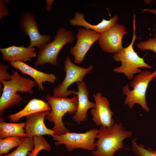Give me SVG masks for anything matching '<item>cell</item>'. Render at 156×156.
Listing matches in <instances>:
<instances>
[{"label":"cell","mask_w":156,"mask_h":156,"mask_svg":"<svg viewBox=\"0 0 156 156\" xmlns=\"http://www.w3.org/2000/svg\"><path fill=\"white\" fill-rule=\"evenodd\" d=\"M54 38L52 42L39 49L34 64L35 67L43 66L47 63L57 65L60 51L66 44L72 43L74 40L72 31L62 27L58 29Z\"/></svg>","instance_id":"6"},{"label":"cell","mask_w":156,"mask_h":156,"mask_svg":"<svg viewBox=\"0 0 156 156\" xmlns=\"http://www.w3.org/2000/svg\"><path fill=\"white\" fill-rule=\"evenodd\" d=\"M23 137L14 136L0 139V155L7 153L12 148L18 146Z\"/></svg>","instance_id":"21"},{"label":"cell","mask_w":156,"mask_h":156,"mask_svg":"<svg viewBox=\"0 0 156 156\" xmlns=\"http://www.w3.org/2000/svg\"><path fill=\"white\" fill-rule=\"evenodd\" d=\"M76 156H80L79 155H76Z\"/></svg>","instance_id":"31"},{"label":"cell","mask_w":156,"mask_h":156,"mask_svg":"<svg viewBox=\"0 0 156 156\" xmlns=\"http://www.w3.org/2000/svg\"><path fill=\"white\" fill-rule=\"evenodd\" d=\"M5 1L0 0V19L4 16L8 15L9 10L6 5Z\"/></svg>","instance_id":"26"},{"label":"cell","mask_w":156,"mask_h":156,"mask_svg":"<svg viewBox=\"0 0 156 156\" xmlns=\"http://www.w3.org/2000/svg\"><path fill=\"white\" fill-rule=\"evenodd\" d=\"M45 99L51 108L45 118L53 122L54 126L52 129L55 134L60 135L70 131L64 126L62 118L65 114H72L76 112L78 103L77 95H74L71 98H63L52 96L47 93Z\"/></svg>","instance_id":"4"},{"label":"cell","mask_w":156,"mask_h":156,"mask_svg":"<svg viewBox=\"0 0 156 156\" xmlns=\"http://www.w3.org/2000/svg\"><path fill=\"white\" fill-rule=\"evenodd\" d=\"M9 66L7 65L0 64V82L4 80H10L12 77V73L8 72Z\"/></svg>","instance_id":"25"},{"label":"cell","mask_w":156,"mask_h":156,"mask_svg":"<svg viewBox=\"0 0 156 156\" xmlns=\"http://www.w3.org/2000/svg\"><path fill=\"white\" fill-rule=\"evenodd\" d=\"M127 33L124 26L116 22L109 29L100 34L98 41L102 50L108 53H118L123 47V38Z\"/></svg>","instance_id":"11"},{"label":"cell","mask_w":156,"mask_h":156,"mask_svg":"<svg viewBox=\"0 0 156 156\" xmlns=\"http://www.w3.org/2000/svg\"><path fill=\"white\" fill-rule=\"evenodd\" d=\"M51 110L50 106L47 102L42 99L34 98L29 101L23 109L8 115L7 117L11 122L16 123L24 116L39 112L50 111Z\"/></svg>","instance_id":"18"},{"label":"cell","mask_w":156,"mask_h":156,"mask_svg":"<svg viewBox=\"0 0 156 156\" xmlns=\"http://www.w3.org/2000/svg\"><path fill=\"white\" fill-rule=\"evenodd\" d=\"M143 12H148L151 13H152L156 15V9H150L149 8H145L142 9ZM154 38H156V33L154 34Z\"/></svg>","instance_id":"28"},{"label":"cell","mask_w":156,"mask_h":156,"mask_svg":"<svg viewBox=\"0 0 156 156\" xmlns=\"http://www.w3.org/2000/svg\"><path fill=\"white\" fill-rule=\"evenodd\" d=\"M19 24L25 35L28 36L30 38V42L28 47H36L39 49L51 42L50 35H42L40 33L35 16L33 13L29 12L23 13L20 19Z\"/></svg>","instance_id":"9"},{"label":"cell","mask_w":156,"mask_h":156,"mask_svg":"<svg viewBox=\"0 0 156 156\" xmlns=\"http://www.w3.org/2000/svg\"><path fill=\"white\" fill-rule=\"evenodd\" d=\"M155 77L156 69L153 73L149 70H143L134 77L130 83L132 90L129 89L128 84L122 88V92L126 96L124 104L131 109L137 104L146 112H149L146 101V92L149 83Z\"/></svg>","instance_id":"5"},{"label":"cell","mask_w":156,"mask_h":156,"mask_svg":"<svg viewBox=\"0 0 156 156\" xmlns=\"http://www.w3.org/2000/svg\"><path fill=\"white\" fill-rule=\"evenodd\" d=\"M11 66L21 72L22 74H25L32 77L38 85V90H43L44 88L43 83L46 82L54 83L57 78L53 73H44L20 61L10 62Z\"/></svg>","instance_id":"16"},{"label":"cell","mask_w":156,"mask_h":156,"mask_svg":"<svg viewBox=\"0 0 156 156\" xmlns=\"http://www.w3.org/2000/svg\"><path fill=\"white\" fill-rule=\"evenodd\" d=\"M135 16L133 14V35L130 44L126 47H123L118 53H114L113 55V58L116 61L120 62L121 63V66L114 68L113 71L116 73L124 74L129 80L132 79L135 75L142 72L140 68H152L151 66L145 62L143 58L140 57L133 47L137 38L135 33Z\"/></svg>","instance_id":"3"},{"label":"cell","mask_w":156,"mask_h":156,"mask_svg":"<svg viewBox=\"0 0 156 156\" xmlns=\"http://www.w3.org/2000/svg\"><path fill=\"white\" fill-rule=\"evenodd\" d=\"M33 138L23 137L21 143L10 153L3 156H27L28 153L34 149Z\"/></svg>","instance_id":"20"},{"label":"cell","mask_w":156,"mask_h":156,"mask_svg":"<svg viewBox=\"0 0 156 156\" xmlns=\"http://www.w3.org/2000/svg\"><path fill=\"white\" fill-rule=\"evenodd\" d=\"M137 47L142 51L150 50L153 51L155 54L156 60V38H150L145 41H140L136 45Z\"/></svg>","instance_id":"24"},{"label":"cell","mask_w":156,"mask_h":156,"mask_svg":"<svg viewBox=\"0 0 156 156\" xmlns=\"http://www.w3.org/2000/svg\"><path fill=\"white\" fill-rule=\"evenodd\" d=\"M5 1L6 2L11 1V0H5Z\"/></svg>","instance_id":"30"},{"label":"cell","mask_w":156,"mask_h":156,"mask_svg":"<svg viewBox=\"0 0 156 156\" xmlns=\"http://www.w3.org/2000/svg\"><path fill=\"white\" fill-rule=\"evenodd\" d=\"M25 122L21 123H7L3 119L0 118V139L14 136L25 137L24 127Z\"/></svg>","instance_id":"19"},{"label":"cell","mask_w":156,"mask_h":156,"mask_svg":"<svg viewBox=\"0 0 156 156\" xmlns=\"http://www.w3.org/2000/svg\"><path fill=\"white\" fill-rule=\"evenodd\" d=\"M144 2L146 3V4H149L150 2H151L152 1H151V0H146V1H144Z\"/></svg>","instance_id":"29"},{"label":"cell","mask_w":156,"mask_h":156,"mask_svg":"<svg viewBox=\"0 0 156 156\" xmlns=\"http://www.w3.org/2000/svg\"><path fill=\"white\" fill-rule=\"evenodd\" d=\"M54 0H47L46 3V8L47 11H51V5Z\"/></svg>","instance_id":"27"},{"label":"cell","mask_w":156,"mask_h":156,"mask_svg":"<svg viewBox=\"0 0 156 156\" xmlns=\"http://www.w3.org/2000/svg\"><path fill=\"white\" fill-rule=\"evenodd\" d=\"M132 132L126 130L122 124L114 123L110 127L100 126L96 136V150L92 151L94 156H114L119 149L125 148L124 140L132 136Z\"/></svg>","instance_id":"1"},{"label":"cell","mask_w":156,"mask_h":156,"mask_svg":"<svg viewBox=\"0 0 156 156\" xmlns=\"http://www.w3.org/2000/svg\"><path fill=\"white\" fill-rule=\"evenodd\" d=\"M136 138L133 139L131 142L132 150L137 156H156V150L150 148H146L143 144L138 145Z\"/></svg>","instance_id":"23"},{"label":"cell","mask_w":156,"mask_h":156,"mask_svg":"<svg viewBox=\"0 0 156 156\" xmlns=\"http://www.w3.org/2000/svg\"><path fill=\"white\" fill-rule=\"evenodd\" d=\"M76 37V43L70 49V52L74 57V62L79 64L92 45L98 40L100 34L91 29L79 28Z\"/></svg>","instance_id":"10"},{"label":"cell","mask_w":156,"mask_h":156,"mask_svg":"<svg viewBox=\"0 0 156 156\" xmlns=\"http://www.w3.org/2000/svg\"><path fill=\"white\" fill-rule=\"evenodd\" d=\"M45 111L37 112L26 116L24 127L27 137L55 134L52 129L48 128L44 123L45 116L49 112Z\"/></svg>","instance_id":"13"},{"label":"cell","mask_w":156,"mask_h":156,"mask_svg":"<svg viewBox=\"0 0 156 156\" xmlns=\"http://www.w3.org/2000/svg\"><path fill=\"white\" fill-rule=\"evenodd\" d=\"M118 18L117 15H114L109 20L103 18L102 21L96 25H92L87 21L84 18V15L79 12L75 13L74 17L69 20L70 25L73 26H82L87 29H90L100 34L105 31L117 22Z\"/></svg>","instance_id":"17"},{"label":"cell","mask_w":156,"mask_h":156,"mask_svg":"<svg viewBox=\"0 0 156 156\" xmlns=\"http://www.w3.org/2000/svg\"><path fill=\"white\" fill-rule=\"evenodd\" d=\"M0 51L2 54V60L6 62L31 61L32 58L37 57V54L35 47H26L23 45L1 48Z\"/></svg>","instance_id":"15"},{"label":"cell","mask_w":156,"mask_h":156,"mask_svg":"<svg viewBox=\"0 0 156 156\" xmlns=\"http://www.w3.org/2000/svg\"><path fill=\"white\" fill-rule=\"evenodd\" d=\"M76 83L78 91H74V95H77L78 103L77 110L72 119L75 122L80 124L87 120L88 110L90 109L95 108V103L90 101L88 99L89 91L86 84L83 81Z\"/></svg>","instance_id":"14"},{"label":"cell","mask_w":156,"mask_h":156,"mask_svg":"<svg viewBox=\"0 0 156 156\" xmlns=\"http://www.w3.org/2000/svg\"><path fill=\"white\" fill-rule=\"evenodd\" d=\"M93 96L96 107L90 110L92 120L96 125L111 127L114 124L112 117L114 113L110 109L108 99L103 96L100 92L94 94Z\"/></svg>","instance_id":"12"},{"label":"cell","mask_w":156,"mask_h":156,"mask_svg":"<svg viewBox=\"0 0 156 156\" xmlns=\"http://www.w3.org/2000/svg\"><path fill=\"white\" fill-rule=\"evenodd\" d=\"M93 68V65H90L87 68L78 66L73 62L70 56H68L64 62V69L66 73L65 77L62 82L53 88V96L67 98L71 95H74L75 90H68V87L75 82L83 81L84 77L91 72Z\"/></svg>","instance_id":"7"},{"label":"cell","mask_w":156,"mask_h":156,"mask_svg":"<svg viewBox=\"0 0 156 156\" xmlns=\"http://www.w3.org/2000/svg\"><path fill=\"white\" fill-rule=\"evenodd\" d=\"M11 73L10 80H4L0 82L3 87L0 98L1 118L5 110L20 104L22 101V97L18 92L33 94V88L37 84L35 81L21 76L16 70H13Z\"/></svg>","instance_id":"2"},{"label":"cell","mask_w":156,"mask_h":156,"mask_svg":"<svg viewBox=\"0 0 156 156\" xmlns=\"http://www.w3.org/2000/svg\"><path fill=\"white\" fill-rule=\"evenodd\" d=\"M34 147L33 150L29 152L27 156H37L39 152L42 150L49 152L51 150V146L42 136L33 137Z\"/></svg>","instance_id":"22"},{"label":"cell","mask_w":156,"mask_h":156,"mask_svg":"<svg viewBox=\"0 0 156 156\" xmlns=\"http://www.w3.org/2000/svg\"><path fill=\"white\" fill-rule=\"evenodd\" d=\"M98 132L99 129L94 128L84 133L69 131L60 135L54 134L52 136L53 140L56 141L54 143L55 146L64 144L68 151L77 148L92 151L96 146L95 139Z\"/></svg>","instance_id":"8"}]
</instances>
